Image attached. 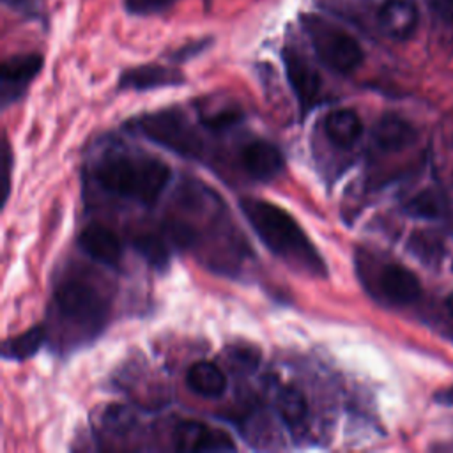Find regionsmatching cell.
<instances>
[{"mask_svg":"<svg viewBox=\"0 0 453 453\" xmlns=\"http://www.w3.org/2000/svg\"><path fill=\"white\" fill-rule=\"evenodd\" d=\"M241 119H242V110H239L235 106H228L223 110H216L214 113L202 115L200 122H202V126H205L211 131H223V129H228L234 124H237Z\"/></svg>","mask_w":453,"mask_h":453,"instance_id":"7402d4cb","label":"cell"},{"mask_svg":"<svg viewBox=\"0 0 453 453\" xmlns=\"http://www.w3.org/2000/svg\"><path fill=\"white\" fill-rule=\"evenodd\" d=\"M186 81L184 74L173 67L159 64H143L131 67L120 74L119 88L122 90H154L165 87H179Z\"/></svg>","mask_w":453,"mask_h":453,"instance_id":"8fae6325","label":"cell"},{"mask_svg":"<svg viewBox=\"0 0 453 453\" xmlns=\"http://www.w3.org/2000/svg\"><path fill=\"white\" fill-rule=\"evenodd\" d=\"M426 4L439 19L453 25V0H426Z\"/></svg>","mask_w":453,"mask_h":453,"instance_id":"484cf974","label":"cell"},{"mask_svg":"<svg viewBox=\"0 0 453 453\" xmlns=\"http://www.w3.org/2000/svg\"><path fill=\"white\" fill-rule=\"evenodd\" d=\"M377 292L391 304L405 306L419 299L421 283L418 276L400 264H384L377 274Z\"/></svg>","mask_w":453,"mask_h":453,"instance_id":"ba28073f","label":"cell"},{"mask_svg":"<svg viewBox=\"0 0 453 453\" xmlns=\"http://www.w3.org/2000/svg\"><path fill=\"white\" fill-rule=\"evenodd\" d=\"M209 42H211L209 39H203V41H196V42H193V44L182 46L179 51H175V53H173V58H175V60H186V58L193 57V55L200 53V51H202Z\"/></svg>","mask_w":453,"mask_h":453,"instance_id":"4316f807","label":"cell"},{"mask_svg":"<svg viewBox=\"0 0 453 453\" xmlns=\"http://www.w3.org/2000/svg\"><path fill=\"white\" fill-rule=\"evenodd\" d=\"M407 214L421 219H437L446 214V198L435 189H423L405 203Z\"/></svg>","mask_w":453,"mask_h":453,"instance_id":"ffe728a7","label":"cell"},{"mask_svg":"<svg viewBox=\"0 0 453 453\" xmlns=\"http://www.w3.org/2000/svg\"><path fill=\"white\" fill-rule=\"evenodd\" d=\"M11 168H12V152H11V145L9 140L4 136L2 142V170H4V203L9 198V191H11Z\"/></svg>","mask_w":453,"mask_h":453,"instance_id":"cb8c5ba5","label":"cell"},{"mask_svg":"<svg viewBox=\"0 0 453 453\" xmlns=\"http://www.w3.org/2000/svg\"><path fill=\"white\" fill-rule=\"evenodd\" d=\"M186 382L200 396L218 398L226 391V377L212 361H196L186 372Z\"/></svg>","mask_w":453,"mask_h":453,"instance_id":"2e32d148","label":"cell"},{"mask_svg":"<svg viewBox=\"0 0 453 453\" xmlns=\"http://www.w3.org/2000/svg\"><path fill=\"white\" fill-rule=\"evenodd\" d=\"M170 166L149 156H113L96 168L99 186L117 196L152 205L170 180Z\"/></svg>","mask_w":453,"mask_h":453,"instance_id":"7a4b0ae2","label":"cell"},{"mask_svg":"<svg viewBox=\"0 0 453 453\" xmlns=\"http://www.w3.org/2000/svg\"><path fill=\"white\" fill-rule=\"evenodd\" d=\"M41 69L42 57L39 53H23L5 58L0 69L2 104L7 106L9 103L19 99Z\"/></svg>","mask_w":453,"mask_h":453,"instance_id":"52a82bcc","label":"cell"},{"mask_svg":"<svg viewBox=\"0 0 453 453\" xmlns=\"http://www.w3.org/2000/svg\"><path fill=\"white\" fill-rule=\"evenodd\" d=\"M301 27L308 35L317 58L338 74L356 71L365 58L363 48L354 35L319 14H301Z\"/></svg>","mask_w":453,"mask_h":453,"instance_id":"3957f363","label":"cell"},{"mask_svg":"<svg viewBox=\"0 0 453 453\" xmlns=\"http://www.w3.org/2000/svg\"><path fill=\"white\" fill-rule=\"evenodd\" d=\"M80 248L96 262L115 267L122 258V242L113 230L103 225H88L80 234Z\"/></svg>","mask_w":453,"mask_h":453,"instance_id":"4fadbf2b","label":"cell"},{"mask_svg":"<svg viewBox=\"0 0 453 453\" xmlns=\"http://www.w3.org/2000/svg\"><path fill=\"white\" fill-rule=\"evenodd\" d=\"M435 400L441 402V403H446V405H453V386L444 389V391H439L435 395Z\"/></svg>","mask_w":453,"mask_h":453,"instance_id":"83f0119b","label":"cell"},{"mask_svg":"<svg viewBox=\"0 0 453 453\" xmlns=\"http://www.w3.org/2000/svg\"><path fill=\"white\" fill-rule=\"evenodd\" d=\"M133 248L136 253L154 269L163 271L170 264V250L166 242L156 234H138L133 237Z\"/></svg>","mask_w":453,"mask_h":453,"instance_id":"ac0fdd59","label":"cell"},{"mask_svg":"<svg viewBox=\"0 0 453 453\" xmlns=\"http://www.w3.org/2000/svg\"><path fill=\"white\" fill-rule=\"evenodd\" d=\"M444 304H446V310H448V313L453 317V292H451V294L446 297V303H444Z\"/></svg>","mask_w":453,"mask_h":453,"instance_id":"f1b7e54d","label":"cell"},{"mask_svg":"<svg viewBox=\"0 0 453 453\" xmlns=\"http://www.w3.org/2000/svg\"><path fill=\"white\" fill-rule=\"evenodd\" d=\"M375 25L389 39H409L418 27L416 0H380L375 11Z\"/></svg>","mask_w":453,"mask_h":453,"instance_id":"30bf717a","label":"cell"},{"mask_svg":"<svg viewBox=\"0 0 453 453\" xmlns=\"http://www.w3.org/2000/svg\"><path fill=\"white\" fill-rule=\"evenodd\" d=\"M2 4L27 18H35L39 14L37 0H2Z\"/></svg>","mask_w":453,"mask_h":453,"instance_id":"d4e9b609","label":"cell"},{"mask_svg":"<svg viewBox=\"0 0 453 453\" xmlns=\"http://www.w3.org/2000/svg\"><path fill=\"white\" fill-rule=\"evenodd\" d=\"M276 411L287 425L296 426L306 418L308 403L304 395L297 388L285 386L276 396Z\"/></svg>","mask_w":453,"mask_h":453,"instance_id":"d6986e66","label":"cell"},{"mask_svg":"<svg viewBox=\"0 0 453 453\" xmlns=\"http://www.w3.org/2000/svg\"><path fill=\"white\" fill-rule=\"evenodd\" d=\"M409 250L425 264H437L442 258V239L434 232H416L409 239Z\"/></svg>","mask_w":453,"mask_h":453,"instance_id":"44dd1931","label":"cell"},{"mask_svg":"<svg viewBox=\"0 0 453 453\" xmlns=\"http://www.w3.org/2000/svg\"><path fill=\"white\" fill-rule=\"evenodd\" d=\"M53 304L65 324L88 336H96L108 317V301L97 287L83 280L62 281L53 294Z\"/></svg>","mask_w":453,"mask_h":453,"instance_id":"277c9868","label":"cell"},{"mask_svg":"<svg viewBox=\"0 0 453 453\" xmlns=\"http://www.w3.org/2000/svg\"><path fill=\"white\" fill-rule=\"evenodd\" d=\"M324 133L333 145L349 149L359 140L363 133V122L359 115L350 108L333 110L324 120Z\"/></svg>","mask_w":453,"mask_h":453,"instance_id":"9a60e30c","label":"cell"},{"mask_svg":"<svg viewBox=\"0 0 453 453\" xmlns=\"http://www.w3.org/2000/svg\"><path fill=\"white\" fill-rule=\"evenodd\" d=\"M175 0H126V9L133 14H154L168 9Z\"/></svg>","mask_w":453,"mask_h":453,"instance_id":"603a6c76","label":"cell"},{"mask_svg":"<svg viewBox=\"0 0 453 453\" xmlns=\"http://www.w3.org/2000/svg\"><path fill=\"white\" fill-rule=\"evenodd\" d=\"M241 163L248 175L257 180H271L283 170V154L271 142L253 140L242 147Z\"/></svg>","mask_w":453,"mask_h":453,"instance_id":"7c38bea8","label":"cell"},{"mask_svg":"<svg viewBox=\"0 0 453 453\" xmlns=\"http://www.w3.org/2000/svg\"><path fill=\"white\" fill-rule=\"evenodd\" d=\"M373 143L384 152H398L416 140L414 126L400 115H382L372 131Z\"/></svg>","mask_w":453,"mask_h":453,"instance_id":"5bb4252c","label":"cell"},{"mask_svg":"<svg viewBox=\"0 0 453 453\" xmlns=\"http://www.w3.org/2000/svg\"><path fill=\"white\" fill-rule=\"evenodd\" d=\"M131 126L145 138L179 154L180 157H200L202 140L195 127L175 110H161L147 115H140Z\"/></svg>","mask_w":453,"mask_h":453,"instance_id":"5b68a950","label":"cell"},{"mask_svg":"<svg viewBox=\"0 0 453 453\" xmlns=\"http://www.w3.org/2000/svg\"><path fill=\"white\" fill-rule=\"evenodd\" d=\"M287 81L297 99L301 113L304 115L317 101L322 80L311 62L294 46H287L281 51Z\"/></svg>","mask_w":453,"mask_h":453,"instance_id":"8992f818","label":"cell"},{"mask_svg":"<svg viewBox=\"0 0 453 453\" xmlns=\"http://www.w3.org/2000/svg\"><path fill=\"white\" fill-rule=\"evenodd\" d=\"M173 444L179 451H226L235 448L225 430L211 428L200 421L179 423L173 430Z\"/></svg>","mask_w":453,"mask_h":453,"instance_id":"9c48e42d","label":"cell"},{"mask_svg":"<svg viewBox=\"0 0 453 453\" xmlns=\"http://www.w3.org/2000/svg\"><path fill=\"white\" fill-rule=\"evenodd\" d=\"M239 209L258 239L278 258L304 274L327 276L324 258L290 212L260 198H242Z\"/></svg>","mask_w":453,"mask_h":453,"instance_id":"6da1fadb","label":"cell"},{"mask_svg":"<svg viewBox=\"0 0 453 453\" xmlns=\"http://www.w3.org/2000/svg\"><path fill=\"white\" fill-rule=\"evenodd\" d=\"M46 331L42 326H34L14 338H7L2 345V357L12 361H23L32 357L42 345Z\"/></svg>","mask_w":453,"mask_h":453,"instance_id":"e0dca14e","label":"cell"}]
</instances>
